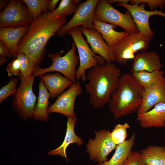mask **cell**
<instances>
[{
	"label": "cell",
	"instance_id": "4",
	"mask_svg": "<svg viewBox=\"0 0 165 165\" xmlns=\"http://www.w3.org/2000/svg\"><path fill=\"white\" fill-rule=\"evenodd\" d=\"M76 47L73 42L71 49L63 56H62L63 51L49 53L48 56L52 61L51 65L45 68L37 66L33 75L40 76L47 72H56L62 73L73 83H76V68L79 61V57L76 54Z\"/></svg>",
	"mask_w": 165,
	"mask_h": 165
},
{
	"label": "cell",
	"instance_id": "29",
	"mask_svg": "<svg viewBox=\"0 0 165 165\" xmlns=\"http://www.w3.org/2000/svg\"><path fill=\"white\" fill-rule=\"evenodd\" d=\"M130 126L127 123L123 124H118L116 125L110 132L113 142L116 145L120 144L126 140L127 137V130Z\"/></svg>",
	"mask_w": 165,
	"mask_h": 165
},
{
	"label": "cell",
	"instance_id": "15",
	"mask_svg": "<svg viewBox=\"0 0 165 165\" xmlns=\"http://www.w3.org/2000/svg\"><path fill=\"white\" fill-rule=\"evenodd\" d=\"M165 102V78L163 76L156 83L145 90L143 101L137 114L146 112L156 105Z\"/></svg>",
	"mask_w": 165,
	"mask_h": 165
},
{
	"label": "cell",
	"instance_id": "5",
	"mask_svg": "<svg viewBox=\"0 0 165 165\" xmlns=\"http://www.w3.org/2000/svg\"><path fill=\"white\" fill-rule=\"evenodd\" d=\"M152 38L138 31L128 33L112 49L115 61L122 66H125L129 60L134 58L136 52L145 51Z\"/></svg>",
	"mask_w": 165,
	"mask_h": 165
},
{
	"label": "cell",
	"instance_id": "9",
	"mask_svg": "<svg viewBox=\"0 0 165 165\" xmlns=\"http://www.w3.org/2000/svg\"><path fill=\"white\" fill-rule=\"evenodd\" d=\"M20 0H11L0 13V28L30 26L34 20L27 7Z\"/></svg>",
	"mask_w": 165,
	"mask_h": 165
},
{
	"label": "cell",
	"instance_id": "12",
	"mask_svg": "<svg viewBox=\"0 0 165 165\" xmlns=\"http://www.w3.org/2000/svg\"><path fill=\"white\" fill-rule=\"evenodd\" d=\"M98 1V0H87L80 2L73 17L60 28L57 32V35L64 36L69 29L80 25L89 29L94 28L93 21L95 18L94 11Z\"/></svg>",
	"mask_w": 165,
	"mask_h": 165
},
{
	"label": "cell",
	"instance_id": "16",
	"mask_svg": "<svg viewBox=\"0 0 165 165\" xmlns=\"http://www.w3.org/2000/svg\"><path fill=\"white\" fill-rule=\"evenodd\" d=\"M163 67L159 55L154 51L141 52L137 53L133 59L131 73L145 71L151 72L161 70Z\"/></svg>",
	"mask_w": 165,
	"mask_h": 165
},
{
	"label": "cell",
	"instance_id": "17",
	"mask_svg": "<svg viewBox=\"0 0 165 165\" xmlns=\"http://www.w3.org/2000/svg\"><path fill=\"white\" fill-rule=\"evenodd\" d=\"M136 120L145 128L165 127V102L157 104L152 109L137 114Z\"/></svg>",
	"mask_w": 165,
	"mask_h": 165
},
{
	"label": "cell",
	"instance_id": "27",
	"mask_svg": "<svg viewBox=\"0 0 165 165\" xmlns=\"http://www.w3.org/2000/svg\"><path fill=\"white\" fill-rule=\"evenodd\" d=\"M50 0H23L36 20L40 15L48 10Z\"/></svg>",
	"mask_w": 165,
	"mask_h": 165
},
{
	"label": "cell",
	"instance_id": "36",
	"mask_svg": "<svg viewBox=\"0 0 165 165\" xmlns=\"http://www.w3.org/2000/svg\"><path fill=\"white\" fill-rule=\"evenodd\" d=\"M10 1L7 0H0V10L6 6L10 2Z\"/></svg>",
	"mask_w": 165,
	"mask_h": 165
},
{
	"label": "cell",
	"instance_id": "23",
	"mask_svg": "<svg viewBox=\"0 0 165 165\" xmlns=\"http://www.w3.org/2000/svg\"><path fill=\"white\" fill-rule=\"evenodd\" d=\"M38 97L33 118L36 121L47 122L49 117L47 109L49 103L50 94L43 81L40 79L38 85Z\"/></svg>",
	"mask_w": 165,
	"mask_h": 165
},
{
	"label": "cell",
	"instance_id": "22",
	"mask_svg": "<svg viewBox=\"0 0 165 165\" xmlns=\"http://www.w3.org/2000/svg\"><path fill=\"white\" fill-rule=\"evenodd\" d=\"M136 136V134L133 133L130 138L116 145L115 153L109 160L96 165H123L132 151Z\"/></svg>",
	"mask_w": 165,
	"mask_h": 165
},
{
	"label": "cell",
	"instance_id": "11",
	"mask_svg": "<svg viewBox=\"0 0 165 165\" xmlns=\"http://www.w3.org/2000/svg\"><path fill=\"white\" fill-rule=\"evenodd\" d=\"M110 132L105 129L94 131L95 138L89 139L86 146V152L91 160L98 163L108 160V156L116 146L112 139Z\"/></svg>",
	"mask_w": 165,
	"mask_h": 165
},
{
	"label": "cell",
	"instance_id": "8",
	"mask_svg": "<svg viewBox=\"0 0 165 165\" xmlns=\"http://www.w3.org/2000/svg\"><path fill=\"white\" fill-rule=\"evenodd\" d=\"M94 15L95 18L119 26L128 33L138 31L131 14L128 11H126L125 13H121L107 0H98Z\"/></svg>",
	"mask_w": 165,
	"mask_h": 165
},
{
	"label": "cell",
	"instance_id": "2",
	"mask_svg": "<svg viewBox=\"0 0 165 165\" xmlns=\"http://www.w3.org/2000/svg\"><path fill=\"white\" fill-rule=\"evenodd\" d=\"M121 75L120 70L113 62L98 64L91 68L86 75L88 82L85 85L89 95L90 104L96 108L108 104L112 94L119 85Z\"/></svg>",
	"mask_w": 165,
	"mask_h": 165
},
{
	"label": "cell",
	"instance_id": "7",
	"mask_svg": "<svg viewBox=\"0 0 165 165\" xmlns=\"http://www.w3.org/2000/svg\"><path fill=\"white\" fill-rule=\"evenodd\" d=\"M34 75L30 77H19L20 82L12 98L13 109L24 120L33 118L37 105V97L33 91Z\"/></svg>",
	"mask_w": 165,
	"mask_h": 165
},
{
	"label": "cell",
	"instance_id": "30",
	"mask_svg": "<svg viewBox=\"0 0 165 165\" xmlns=\"http://www.w3.org/2000/svg\"><path fill=\"white\" fill-rule=\"evenodd\" d=\"M19 79L14 77L11 78L8 82L0 89V103L3 101L8 97L16 94L17 88L16 86Z\"/></svg>",
	"mask_w": 165,
	"mask_h": 165
},
{
	"label": "cell",
	"instance_id": "21",
	"mask_svg": "<svg viewBox=\"0 0 165 165\" xmlns=\"http://www.w3.org/2000/svg\"><path fill=\"white\" fill-rule=\"evenodd\" d=\"M94 27L102 35L108 46L112 49L120 39L127 36L126 31L118 32L115 31L116 25L108 24L95 18L93 20Z\"/></svg>",
	"mask_w": 165,
	"mask_h": 165
},
{
	"label": "cell",
	"instance_id": "6",
	"mask_svg": "<svg viewBox=\"0 0 165 165\" xmlns=\"http://www.w3.org/2000/svg\"><path fill=\"white\" fill-rule=\"evenodd\" d=\"M81 28L79 26L71 28L67 33L72 37L79 53L80 63L76 72V79L85 82L87 80L86 71L98 64H105V60L101 56L96 55L90 48L82 35Z\"/></svg>",
	"mask_w": 165,
	"mask_h": 165
},
{
	"label": "cell",
	"instance_id": "26",
	"mask_svg": "<svg viewBox=\"0 0 165 165\" xmlns=\"http://www.w3.org/2000/svg\"><path fill=\"white\" fill-rule=\"evenodd\" d=\"M20 61L21 73L19 77L28 78L33 74L37 66L32 60L25 54L20 53L16 57Z\"/></svg>",
	"mask_w": 165,
	"mask_h": 165
},
{
	"label": "cell",
	"instance_id": "14",
	"mask_svg": "<svg viewBox=\"0 0 165 165\" xmlns=\"http://www.w3.org/2000/svg\"><path fill=\"white\" fill-rule=\"evenodd\" d=\"M81 30L94 54H99L106 62H115L112 49L104 41L100 32L94 28L89 29L82 27Z\"/></svg>",
	"mask_w": 165,
	"mask_h": 165
},
{
	"label": "cell",
	"instance_id": "34",
	"mask_svg": "<svg viewBox=\"0 0 165 165\" xmlns=\"http://www.w3.org/2000/svg\"><path fill=\"white\" fill-rule=\"evenodd\" d=\"M0 55L7 57H12V55L8 47L5 43L0 39Z\"/></svg>",
	"mask_w": 165,
	"mask_h": 165
},
{
	"label": "cell",
	"instance_id": "19",
	"mask_svg": "<svg viewBox=\"0 0 165 165\" xmlns=\"http://www.w3.org/2000/svg\"><path fill=\"white\" fill-rule=\"evenodd\" d=\"M49 91L51 98L58 96L63 91L69 87L73 82L58 72L52 74L44 75L40 76Z\"/></svg>",
	"mask_w": 165,
	"mask_h": 165
},
{
	"label": "cell",
	"instance_id": "3",
	"mask_svg": "<svg viewBox=\"0 0 165 165\" xmlns=\"http://www.w3.org/2000/svg\"><path fill=\"white\" fill-rule=\"evenodd\" d=\"M145 90L130 73L122 75L117 89L112 94L108 107L115 119L137 112Z\"/></svg>",
	"mask_w": 165,
	"mask_h": 165
},
{
	"label": "cell",
	"instance_id": "28",
	"mask_svg": "<svg viewBox=\"0 0 165 165\" xmlns=\"http://www.w3.org/2000/svg\"><path fill=\"white\" fill-rule=\"evenodd\" d=\"M79 0H62L58 7L53 12L54 15L60 17H64L75 13Z\"/></svg>",
	"mask_w": 165,
	"mask_h": 165
},
{
	"label": "cell",
	"instance_id": "33",
	"mask_svg": "<svg viewBox=\"0 0 165 165\" xmlns=\"http://www.w3.org/2000/svg\"><path fill=\"white\" fill-rule=\"evenodd\" d=\"M123 165H146L140 153L137 151H131Z\"/></svg>",
	"mask_w": 165,
	"mask_h": 165
},
{
	"label": "cell",
	"instance_id": "20",
	"mask_svg": "<svg viewBox=\"0 0 165 165\" xmlns=\"http://www.w3.org/2000/svg\"><path fill=\"white\" fill-rule=\"evenodd\" d=\"M29 26L17 28H3L0 29V39L9 49L12 57L16 58L17 46L22 38L27 32Z\"/></svg>",
	"mask_w": 165,
	"mask_h": 165
},
{
	"label": "cell",
	"instance_id": "25",
	"mask_svg": "<svg viewBox=\"0 0 165 165\" xmlns=\"http://www.w3.org/2000/svg\"><path fill=\"white\" fill-rule=\"evenodd\" d=\"M164 73L160 70L151 72L142 71L131 74L134 79L145 90L157 82L163 76Z\"/></svg>",
	"mask_w": 165,
	"mask_h": 165
},
{
	"label": "cell",
	"instance_id": "31",
	"mask_svg": "<svg viewBox=\"0 0 165 165\" xmlns=\"http://www.w3.org/2000/svg\"><path fill=\"white\" fill-rule=\"evenodd\" d=\"M8 76L12 77L13 75L20 76L21 73V65L19 60L14 58L6 67Z\"/></svg>",
	"mask_w": 165,
	"mask_h": 165
},
{
	"label": "cell",
	"instance_id": "35",
	"mask_svg": "<svg viewBox=\"0 0 165 165\" xmlns=\"http://www.w3.org/2000/svg\"><path fill=\"white\" fill-rule=\"evenodd\" d=\"M60 1L59 0H50L48 5V10L50 12H53L55 9V7Z\"/></svg>",
	"mask_w": 165,
	"mask_h": 165
},
{
	"label": "cell",
	"instance_id": "24",
	"mask_svg": "<svg viewBox=\"0 0 165 165\" xmlns=\"http://www.w3.org/2000/svg\"><path fill=\"white\" fill-rule=\"evenodd\" d=\"M140 153L146 165H165V146L150 145Z\"/></svg>",
	"mask_w": 165,
	"mask_h": 165
},
{
	"label": "cell",
	"instance_id": "13",
	"mask_svg": "<svg viewBox=\"0 0 165 165\" xmlns=\"http://www.w3.org/2000/svg\"><path fill=\"white\" fill-rule=\"evenodd\" d=\"M82 93L80 82L73 83L68 89L57 97L55 102L49 106L47 112L58 113L68 117H77L74 111L76 97Z\"/></svg>",
	"mask_w": 165,
	"mask_h": 165
},
{
	"label": "cell",
	"instance_id": "32",
	"mask_svg": "<svg viewBox=\"0 0 165 165\" xmlns=\"http://www.w3.org/2000/svg\"><path fill=\"white\" fill-rule=\"evenodd\" d=\"M130 4L147 3L151 11L159 7L162 9L165 5V0H128Z\"/></svg>",
	"mask_w": 165,
	"mask_h": 165
},
{
	"label": "cell",
	"instance_id": "1",
	"mask_svg": "<svg viewBox=\"0 0 165 165\" xmlns=\"http://www.w3.org/2000/svg\"><path fill=\"white\" fill-rule=\"evenodd\" d=\"M66 22V17L54 15L50 11L43 13L29 26L18 43L17 54H25L38 66L46 53L47 42Z\"/></svg>",
	"mask_w": 165,
	"mask_h": 165
},
{
	"label": "cell",
	"instance_id": "18",
	"mask_svg": "<svg viewBox=\"0 0 165 165\" xmlns=\"http://www.w3.org/2000/svg\"><path fill=\"white\" fill-rule=\"evenodd\" d=\"M67 118V129L63 143L57 148L49 151L48 154L60 156L68 162V159L66 154L67 147L70 144L73 143H76L78 146H81L83 144V141L82 138L76 135L75 132V126L78 120L77 118L68 117Z\"/></svg>",
	"mask_w": 165,
	"mask_h": 165
},
{
	"label": "cell",
	"instance_id": "37",
	"mask_svg": "<svg viewBox=\"0 0 165 165\" xmlns=\"http://www.w3.org/2000/svg\"><path fill=\"white\" fill-rule=\"evenodd\" d=\"M8 59L7 57H5L1 56L0 57V65L4 63H6L8 61Z\"/></svg>",
	"mask_w": 165,
	"mask_h": 165
},
{
	"label": "cell",
	"instance_id": "10",
	"mask_svg": "<svg viewBox=\"0 0 165 165\" xmlns=\"http://www.w3.org/2000/svg\"><path fill=\"white\" fill-rule=\"evenodd\" d=\"M110 4L117 2V5L126 8L131 14L137 26L138 31L145 36L152 38L154 34L149 24L150 17L154 15H160L165 18V12L161 9L148 11L145 9V3L140 5L137 4H128L126 0H107Z\"/></svg>",
	"mask_w": 165,
	"mask_h": 165
}]
</instances>
